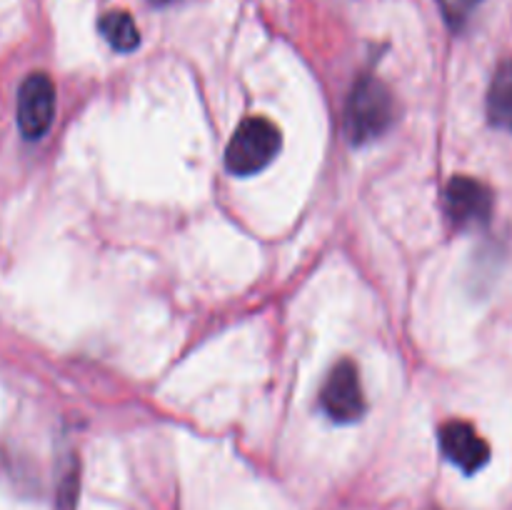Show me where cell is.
Listing matches in <instances>:
<instances>
[{
  "label": "cell",
  "mask_w": 512,
  "mask_h": 510,
  "mask_svg": "<svg viewBox=\"0 0 512 510\" xmlns=\"http://www.w3.org/2000/svg\"><path fill=\"white\" fill-rule=\"evenodd\" d=\"M320 405L335 423H355L365 413V395L360 388V375L350 360H340L330 370L320 393Z\"/></svg>",
  "instance_id": "3957f363"
},
{
  "label": "cell",
  "mask_w": 512,
  "mask_h": 510,
  "mask_svg": "<svg viewBox=\"0 0 512 510\" xmlns=\"http://www.w3.org/2000/svg\"><path fill=\"white\" fill-rule=\"evenodd\" d=\"M280 150V130L268 118H248L238 125L225 150V165L233 175H255L273 163Z\"/></svg>",
  "instance_id": "7a4b0ae2"
},
{
  "label": "cell",
  "mask_w": 512,
  "mask_h": 510,
  "mask_svg": "<svg viewBox=\"0 0 512 510\" xmlns=\"http://www.w3.org/2000/svg\"><path fill=\"white\" fill-rule=\"evenodd\" d=\"M395 120V100L375 75L355 80L345 105V133L350 143L363 145L380 138Z\"/></svg>",
  "instance_id": "6da1fadb"
},
{
  "label": "cell",
  "mask_w": 512,
  "mask_h": 510,
  "mask_svg": "<svg viewBox=\"0 0 512 510\" xmlns=\"http://www.w3.org/2000/svg\"><path fill=\"white\" fill-rule=\"evenodd\" d=\"M445 210L460 228L485 225L493 213V193L480 180L468 175H455L445 188Z\"/></svg>",
  "instance_id": "5b68a950"
},
{
  "label": "cell",
  "mask_w": 512,
  "mask_h": 510,
  "mask_svg": "<svg viewBox=\"0 0 512 510\" xmlns=\"http://www.w3.org/2000/svg\"><path fill=\"white\" fill-rule=\"evenodd\" d=\"M440 448L445 458L458 465L463 473H478L490 458L488 443L465 420H450L440 428Z\"/></svg>",
  "instance_id": "8992f818"
},
{
  "label": "cell",
  "mask_w": 512,
  "mask_h": 510,
  "mask_svg": "<svg viewBox=\"0 0 512 510\" xmlns=\"http://www.w3.org/2000/svg\"><path fill=\"white\" fill-rule=\"evenodd\" d=\"M488 118L495 128L512 133V60L495 70L488 90Z\"/></svg>",
  "instance_id": "52a82bcc"
},
{
  "label": "cell",
  "mask_w": 512,
  "mask_h": 510,
  "mask_svg": "<svg viewBox=\"0 0 512 510\" xmlns=\"http://www.w3.org/2000/svg\"><path fill=\"white\" fill-rule=\"evenodd\" d=\"M55 118V88L45 73H30L18 90V128L23 138L38 140Z\"/></svg>",
  "instance_id": "277c9868"
},
{
  "label": "cell",
  "mask_w": 512,
  "mask_h": 510,
  "mask_svg": "<svg viewBox=\"0 0 512 510\" xmlns=\"http://www.w3.org/2000/svg\"><path fill=\"white\" fill-rule=\"evenodd\" d=\"M100 35L108 40V45L118 53H130L140 45V33H138V25L135 20L130 18V13L125 10H110L100 18L98 23Z\"/></svg>",
  "instance_id": "ba28073f"
},
{
  "label": "cell",
  "mask_w": 512,
  "mask_h": 510,
  "mask_svg": "<svg viewBox=\"0 0 512 510\" xmlns=\"http://www.w3.org/2000/svg\"><path fill=\"white\" fill-rule=\"evenodd\" d=\"M150 3H155V5H168V3H175V0H150Z\"/></svg>",
  "instance_id": "30bf717a"
},
{
  "label": "cell",
  "mask_w": 512,
  "mask_h": 510,
  "mask_svg": "<svg viewBox=\"0 0 512 510\" xmlns=\"http://www.w3.org/2000/svg\"><path fill=\"white\" fill-rule=\"evenodd\" d=\"M438 3L450 28L463 30L465 25H468L470 15L475 13V8H478L483 0H438Z\"/></svg>",
  "instance_id": "9c48e42d"
}]
</instances>
